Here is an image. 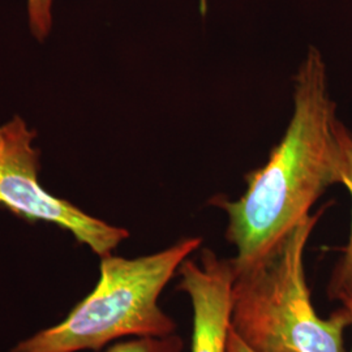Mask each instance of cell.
<instances>
[{
  "label": "cell",
  "instance_id": "cell-1",
  "mask_svg": "<svg viewBox=\"0 0 352 352\" xmlns=\"http://www.w3.org/2000/svg\"><path fill=\"white\" fill-rule=\"evenodd\" d=\"M329 90L327 64L311 47L295 76L294 113L285 136L264 166L247 175V189L214 205L227 214L226 239L236 248L235 267L252 264L273 250L311 214L329 187L342 184L343 138Z\"/></svg>",
  "mask_w": 352,
  "mask_h": 352
},
{
  "label": "cell",
  "instance_id": "cell-2",
  "mask_svg": "<svg viewBox=\"0 0 352 352\" xmlns=\"http://www.w3.org/2000/svg\"><path fill=\"white\" fill-rule=\"evenodd\" d=\"M318 218L305 217L254 263L232 265L231 329L253 351L346 352L350 309L321 318L305 277L304 252Z\"/></svg>",
  "mask_w": 352,
  "mask_h": 352
},
{
  "label": "cell",
  "instance_id": "cell-3",
  "mask_svg": "<svg viewBox=\"0 0 352 352\" xmlns=\"http://www.w3.org/2000/svg\"><path fill=\"white\" fill-rule=\"evenodd\" d=\"M201 238L136 258L101 257L96 287L60 322L16 343L10 352L101 351L115 342L174 334L176 322L160 307L164 287Z\"/></svg>",
  "mask_w": 352,
  "mask_h": 352
},
{
  "label": "cell",
  "instance_id": "cell-4",
  "mask_svg": "<svg viewBox=\"0 0 352 352\" xmlns=\"http://www.w3.org/2000/svg\"><path fill=\"white\" fill-rule=\"evenodd\" d=\"M34 138L36 132L21 118L0 126V206L28 221L63 228L100 257L111 254L129 232L43 188L38 180L39 153L33 148Z\"/></svg>",
  "mask_w": 352,
  "mask_h": 352
},
{
  "label": "cell",
  "instance_id": "cell-5",
  "mask_svg": "<svg viewBox=\"0 0 352 352\" xmlns=\"http://www.w3.org/2000/svg\"><path fill=\"white\" fill-rule=\"evenodd\" d=\"M177 289L190 300L193 331L190 352H227L231 330V258H221L202 250L199 260L180 265Z\"/></svg>",
  "mask_w": 352,
  "mask_h": 352
},
{
  "label": "cell",
  "instance_id": "cell-6",
  "mask_svg": "<svg viewBox=\"0 0 352 352\" xmlns=\"http://www.w3.org/2000/svg\"><path fill=\"white\" fill-rule=\"evenodd\" d=\"M342 186L350 192L352 200V133L349 129H346L343 138ZM327 296L330 300H340L343 305L352 302V218L350 238L340 261L333 269L327 285Z\"/></svg>",
  "mask_w": 352,
  "mask_h": 352
},
{
  "label": "cell",
  "instance_id": "cell-7",
  "mask_svg": "<svg viewBox=\"0 0 352 352\" xmlns=\"http://www.w3.org/2000/svg\"><path fill=\"white\" fill-rule=\"evenodd\" d=\"M184 340L177 334L166 337H140L115 342L97 352H183Z\"/></svg>",
  "mask_w": 352,
  "mask_h": 352
},
{
  "label": "cell",
  "instance_id": "cell-8",
  "mask_svg": "<svg viewBox=\"0 0 352 352\" xmlns=\"http://www.w3.org/2000/svg\"><path fill=\"white\" fill-rule=\"evenodd\" d=\"M28 16L34 37L45 39L52 26V0H28Z\"/></svg>",
  "mask_w": 352,
  "mask_h": 352
},
{
  "label": "cell",
  "instance_id": "cell-9",
  "mask_svg": "<svg viewBox=\"0 0 352 352\" xmlns=\"http://www.w3.org/2000/svg\"><path fill=\"white\" fill-rule=\"evenodd\" d=\"M227 352H256L248 347L243 340H240L239 336H236L232 329L230 330L228 342H227Z\"/></svg>",
  "mask_w": 352,
  "mask_h": 352
},
{
  "label": "cell",
  "instance_id": "cell-10",
  "mask_svg": "<svg viewBox=\"0 0 352 352\" xmlns=\"http://www.w3.org/2000/svg\"><path fill=\"white\" fill-rule=\"evenodd\" d=\"M344 307H347V308H349V309H350V312H351V316H352V302H350V304H346V305H344ZM350 352H352V347H351V351H350Z\"/></svg>",
  "mask_w": 352,
  "mask_h": 352
}]
</instances>
